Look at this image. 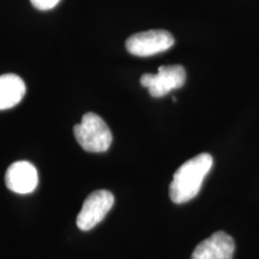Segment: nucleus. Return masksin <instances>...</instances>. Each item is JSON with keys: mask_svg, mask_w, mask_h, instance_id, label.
<instances>
[{"mask_svg": "<svg viewBox=\"0 0 259 259\" xmlns=\"http://www.w3.org/2000/svg\"><path fill=\"white\" fill-rule=\"evenodd\" d=\"M212 167V157L208 153L197 155L186 161L174 173L169 186V197L176 204L193 199L202 187L204 178Z\"/></svg>", "mask_w": 259, "mask_h": 259, "instance_id": "1", "label": "nucleus"}, {"mask_svg": "<svg viewBox=\"0 0 259 259\" xmlns=\"http://www.w3.org/2000/svg\"><path fill=\"white\" fill-rule=\"evenodd\" d=\"M76 141L89 153H105L113 142L112 131L96 113H85L82 120L73 127Z\"/></svg>", "mask_w": 259, "mask_h": 259, "instance_id": "2", "label": "nucleus"}, {"mask_svg": "<svg viewBox=\"0 0 259 259\" xmlns=\"http://www.w3.org/2000/svg\"><path fill=\"white\" fill-rule=\"evenodd\" d=\"M185 80L186 71L181 65H164L158 67L157 73H145L141 77V84L153 97H162L181 88Z\"/></svg>", "mask_w": 259, "mask_h": 259, "instance_id": "3", "label": "nucleus"}, {"mask_svg": "<svg viewBox=\"0 0 259 259\" xmlns=\"http://www.w3.org/2000/svg\"><path fill=\"white\" fill-rule=\"evenodd\" d=\"M174 45V37L167 30H148L131 35L126 40V50L137 57H151L166 52Z\"/></svg>", "mask_w": 259, "mask_h": 259, "instance_id": "4", "label": "nucleus"}, {"mask_svg": "<svg viewBox=\"0 0 259 259\" xmlns=\"http://www.w3.org/2000/svg\"><path fill=\"white\" fill-rule=\"evenodd\" d=\"M114 204V196L107 190H97L84 200L77 216V227L80 231H90L105 219Z\"/></svg>", "mask_w": 259, "mask_h": 259, "instance_id": "5", "label": "nucleus"}, {"mask_svg": "<svg viewBox=\"0 0 259 259\" xmlns=\"http://www.w3.org/2000/svg\"><path fill=\"white\" fill-rule=\"evenodd\" d=\"M5 184L9 190L19 194H28L37 187L36 168L28 161L14 162L5 173Z\"/></svg>", "mask_w": 259, "mask_h": 259, "instance_id": "6", "label": "nucleus"}, {"mask_svg": "<svg viewBox=\"0 0 259 259\" xmlns=\"http://www.w3.org/2000/svg\"><path fill=\"white\" fill-rule=\"evenodd\" d=\"M234 250L232 236L220 231L197 245L191 259H232Z\"/></svg>", "mask_w": 259, "mask_h": 259, "instance_id": "7", "label": "nucleus"}, {"mask_svg": "<svg viewBox=\"0 0 259 259\" xmlns=\"http://www.w3.org/2000/svg\"><path fill=\"white\" fill-rule=\"evenodd\" d=\"M27 92L24 80L15 73L0 76V111L17 106Z\"/></svg>", "mask_w": 259, "mask_h": 259, "instance_id": "8", "label": "nucleus"}, {"mask_svg": "<svg viewBox=\"0 0 259 259\" xmlns=\"http://www.w3.org/2000/svg\"><path fill=\"white\" fill-rule=\"evenodd\" d=\"M32 6L35 9L41 10V11H46V10H51L59 4L60 0H30Z\"/></svg>", "mask_w": 259, "mask_h": 259, "instance_id": "9", "label": "nucleus"}]
</instances>
